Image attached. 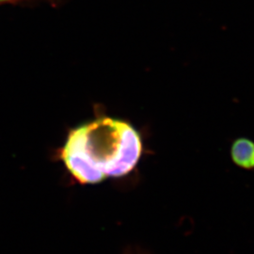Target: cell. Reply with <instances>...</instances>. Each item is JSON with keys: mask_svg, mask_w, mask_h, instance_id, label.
I'll list each match as a JSON object with an SVG mask.
<instances>
[{"mask_svg": "<svg viewBox=\"0 0 254 254\" xmlns=\"http://www.w3.org/2000/svg\"><path fill=\"white\" fill-rule=\"evenodd\" d=\"M141 139L124 121L103 117L73 129L61 152L68 172L80 184H97L130 173L139 160Z\"/></svg>", "mask_w": 254, "mask_h": 254, "instance_id": "obj_1", "label": "cell"}, {"mask_svg": "<svg viewBox=\"0 0 254 254\" xmlns=\"http://www.w3.org/2000/svg\"><path fill=\"white\" fill-rule=\"evenodd\" d=\"M234 162L244 169L254 168V143L247 138L236 139L232 147Z\"/></svg>", "mask_w": 254, "mask_h": 254, "instance_id": "obj_2", "label": "cell"}, {"mask_svg": "<svg viewBox=\"0 0 254 254\" xmlns=\"http://www.w3.org/2000/svg\"><path fill=\"white\" fill-rule=\"evenodd\" d=\"M19 1H25V0H0V5L6 4V3H13V2H19ZM50 2H57L59 0H47Z\"/></svg>", "mask_w": 254, "mask_h": 254, "instance_id": "obj_3", "label": "cell"}]
</instances>
